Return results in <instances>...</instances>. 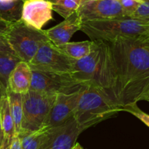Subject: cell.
<instances>
[{"label": "cell", "mask_w": 149, "mask_h": 149, "mask_svg": "<svg viewBox=\"0 0 149 149\" xmlns=\"http://www.w3.org/2000/svg\"><path fill=\"white\" fill-rule=\"evenodd\" d=\"M142 2H144V1H149V0H141Z\"/></svg>", "instance_id": "cell-34"}, {"label": "cell", "mask_w": 149, "mask_h": 149, "mask_svg": "<svg viewBox=\"0 0 149 149\" xmlns=\"http://www.w3.org/2000/svg\"><path fill=\"white\" fill-rule=\"evenodd\" d=\"M121 111L107 95L94 84L82 90L73 118L83 131Z\"/></svg>", "instance_id": "cell-3"}, {"label": "cell", "mask_w": 149, "mask_h": 149, "mask_svg": "<svg viewBox=\"0 0 149 149\" xmlns=\"http://www.w3.org/2000/svg\"><path fill=\"white\" fill-rule=\"evenodd\" d=\"M7 94L10 104V112L14 122L15 136L17 137L21 130L23 121V103L21 95L15 94L8 91H7Z\"/></svg>", "instance_id": "cell-18"}, {"label": "cell", "mask_w": 149, "mask_h": 149, "mask_svg": "<svg viewBox=\"0 0 149 149\" xmlns=\"http://www.w3.org/2000/svg\"><path fill=\"white\" fill-rule=\"evenodd\" d=\"M32 71L30 90L47 94H59L79 90L86 84L74 79L70 74Z\"/></svg>", "instance_id": "cell-7"}, {"label": "cell", "mask_w": 149, "mask_h": 149, "mask_svg": "<svg viewBox=\"0 0 149 149\" xmlns=\"http://www.w3.org/2000/svg\"><path fill=\"white\" fill-rule=\"evenodd\" d=\"M81 20L76 12L59 24L45 30V32L49 42L58 47L69 42L73 35L81 30Z\"/></svg>", "instance_id": "cell-13"}, {"label": "cell", "mask_w": 149, "mask_h": 149, "mask_svg": "<svg viewBox=\"0 0 149 149\" xmlns=\"http://www.w3.org/2000/svg\"><path fill=\"white\" fill-rule=\"evenodd\" d=\"M57 95L33 90H29L26 94L21 95L23 121L20 131L35 132L43 129Z\"/></svg>", "instance_id": "cell-5"}, {"label": "cell", "mask_w": 149, "mask_h": 149, "mask_svg": "<svg viewBox=\"0 0 149 149\" xmlns=\"http://www.w3.org/2000/svg\"><path fill=\"white\" fill-rule=\"evenodd\" d=\"M7 149H21L20 141L18 137H15L13 139V142H12V143L10 144V146Z\"/></svg>", "instance_id": "cell-26"}, {"label": "cell", "mask_w": 149, "mask_h": 149, "mask_svg": "<svg viewBox=\"0 0 149 149\" xmlns=\"http://www.w3.org/2000/svg\"><path fill=\"white\" fill-rule=\"evenodd\" d=\"M0 20H1V19H0Z\"/></svg>", "instance_id": "cell-36"}, {"label": "cell", "mask_w": 149, "mask_h": 149, "mask_svg": "<svg viewBox=\"0 0 149 149\" xmlns=\"http://www.w3.org/2000/svg\"><path fill=\"white\" fill-rule=\"evenodd\" d=\"M0 120L4 135V143L1 149H7L16 137L7 94L0 99Z\"/></svg>", "instance_id": "cell-15"}, {"label": "cell", "mask_w": 149, "mask_h": 149, "mask_svg": "<svg viewBox=\"0 0 149 149\" xmlns=\"http://www.w3.org/2000/svg\"><path fill=\"white\" fill-rule=\"evenodd\" d=\"M32 71L29 63L20 61L10 74L7 91L24 95L30 90Z\"/></svg>", "instance_id": "cell-14"}, {"label": "cell", "mask_w": 149, "mask_h": 149, "mask_svg": "<svg viewBox=\"0 0 149 149\" xmlns=\"http://www.w3.org/2000/svg\"><path fill=\"white\" fill-rule=\"evenodd\" d=\"M82 132L72 117L60 126L45 129L37 149H71Z\"/></svg>", "instance_id": "cell-8"}, {"label": "cell", "mask_w": 149, "mask_h": 149, "mask_svg": "<svg viewBox=\"0 0 149 149\" xmlns=\"http://www.w3.org/2000/svg\"><path fill=\"white\" fill-rule=\"evenodd\" d=\"M51 3L52 10L67 18L78 10L81 3L77 0H48Z\"/></svg>", "instance_id": "cell-20"}, {"label": "cell", "mask_w": 149, "mask_h": 149, "mask_svg": "<svg viewBox=\"0 0 149 149\" xmlns=\"http://www.w3.org/2000/svg\"><path fill=\"white\" fill-rule=\"evenodd\" d=\"M84 87L75 91L57 95L55 101L44 125L43 129L60 126L73 117Z\"/></svg>", "instance_id": "cell-10"}, {"label": "cell", "mask_w": 149, "mask_h": 149, "mask_svg": "<svg viewBox=\"0 0 149 149\" xmlns=\"http://www.w3.org/2000/svg\"><path fill=\"white\" fill-rule=\"evenodd\" d=\"M71 149H84V148H83L82 147H81V146L80 145L79 143H76L75 145H74V146L73 147V148H71Z\"/></svg>", "instance_id": "cell-30"}, {"label": "cell", "mask_w": 149, "mask_h": 149, "mask_svg": "<svg viewBox=\"0 0 149 149\" xmlns=\"http://www.w3.org/2000/svg\"><path fill=\"white\" fill-rule=\"evenodd\" d=\"M77 1H79V2H80V3H81H81H82V2H83V1H86V0H77Z\"/></svg>", "instance_id": "cell-33"}, {"label": "cell", "mask_w": 149, "mask_h": 149, "mask_svg": "<svg viewBox=\"0 0 149 149\" xmlns=\"http://www.w3.org/2000/svg\"><path fill=\"white\" fill-rule=\"evenodd\" d=\"M77 12L81 23L125 17L117 0H86Z\"/></svg>", "instance_id": "cell-9"}, {"label": "cell", "mask_w": 149, "mask_h": 149, "mask_svg": "<svg viewBox=\"0 0 149 149\" xmlns=\"http://www.w3.org/2000/svg\"><path fill=\"white\" fill-rule=\"evenodd\" d=\"M7 94V89L5 88L1 81H0V99L3 97L4 95Z\"/></svg>", "instance_id": "cell-28"}, {"label": "cell", "mask_w": 149, "mask_h": 149, "mask_svg": "<svg viewBox=\"0 0 149 149\" xmlns=\"http://www.w3.org/2000/svg\"><path fill=\"white\" fill-rule=\"evenodd\" d=\"M130 17L149 22V1L141 3L135 13Z\"/></svg>", "instance_id": "cell-24"}, {"label": "cell", "mask_w": 149, "mask_h": 149, "mask_svg": "<svg viewBox=\"0 0 149 149\" xmlns=\"http://www.w3.org/2000/svg\"><path fill=\"white\" fill-rule=\"evenodd\" d=\"M92 41H111L117 38L149 41V22L130 17L81 23V30Z\"/></svg>", "instance_id": "cell-2"}, {"label": "cell", "mask_w": 149, "mask_h": 149, "mask_svg": "<svg viewBox=\"0 0 149 149\" xmlns=\"http://www.w3.org/2000/svg\"><path fill=\"white\" fill-rule=\"evenodd\" d=\"M0 52H5V53H9L11 54V55H15L14 52L13 51V49H12V48L10 47V45H9L8 42H7L5 36L3 34H0Z\"/></svg>", "instance_id": "cell-25"}, {"label": "cell", "mask_w": 149, "mask_h": 149, "mask_svg": "<svg viewBox=\"0 0 149 149\" xmlns=\"http://www.w3.org/2000/svg\"><path fill=\"white\" fill-rule=\"evenodd\" d=\"M15 1V0H0V1H1V2H4V1Z\"/></svg>", "instance_id": "cell-32"}, {"label": "cell", "mask_w": 149, "mask_h": 149, "mask_svg": "<svg viewBox=\"0 0 149 149\" xmlns=\"http://www.w3.org/2000/svg\"><path fill=\"white\" fill-rule=\"evenodd\" d=\"M20 61L15 55L0 52V81L6 89L9 75Z\"/></svg>", "instance_id": "cell-19"}, {"label": "cell", "mask_w": 149, "mask_h": 149, "mask_svg": "<svg viewBox=\"0 0 149 149\" xmlns=\"http://www.w3.org/2000/svg\"><path fill=\"white\" fill-rule=\"evenodd\" d=\"M145 100H146V101H148V102H149V93H148V94L147 95L146 97Z\"/></svg>", "instance_id": "cell-31"}, {"label": "cell", "mask_w": 149, "mask_h": 149, "mask_svg": "<svg viewBox=\"0 0 149 149\" xmlns=\"http://www.w3.org/2000/svg\"><path fill=\"white\" fill-rule=\"evenodd\" d=\"M74 61L47 41L42 44L29 65L33 71L71 75Z\"/></svg>", "instance_id": "cell-6"}, {"label": "cell", "mask_w": 149, "mask_h": 149, "mask_svg": "<svg viewBox=\"0 0 149 149\" xmlns=\"http://www.w3.org/2000/svg\"><path fill=\"white\" fill-rule=\"evenodd\" d=\"M123 111L129 112L131 114L134 115L135 117H137L138 119H140L141 122H143L146 126H148L149 127V114H147L145 112L142 111L139 109V107H138L137 104L125 108V109H123Z\"/></svg>", "instance_id": "cell-23"}, {"label": "cell", "mask_w": 149, "mask_h": 149, "mask_svg": "<svg viewBox=\"0 0 149 149\" xmlns=\"http://www.w3.org/2000/svg\"><path fill=\"white\" fill-rule=\"evenodd\" d=\"M52 7L48 0H23L21 20L38 30L52 19Z\"/></svg>", "instance_id": "cell-12"}, {"label": "cell", "mask_w": 149, "mask_h": 149, "mask_svg": "<svg viewBox=\"0 0 149 149\" xmlns=\"http://www.w3.org/2000/svg\"><path fill=\"white\" fill-rule=\"evenodd\" d=\"M45 129L35 132L20 131L17 137L21 145V149H37L45 134Z\"/></svg>", "instance_id": "cell-21"}, {"label": "cell", "mask_w": 149, "mask_h": 149, "mask_svg": "<svg viewBox=\"0 0 149 149\" xmlns=\"http://www.w3.org/2000/svg\"><path fill=\"white\" fill-rule=\"evenodd\" d=\"M23 0L0 1V19L9 23L17 22L21 19Z\"/></svg>", "instance_id": "cell-17"}, {"label": "cell", "mask_w": 149, "mask_h": 149, "mask_svg": "<svg viewBox=\"0 0 149 149\" xmlns=\"http://www.w3.org/2000/svg\"><path fill=\"white\" fill-rule=\"evenodd\" d=\"M10 24V23H7V22L4 21L2 20H0V34H5Z\"/></svg>", "instance_id": "cell-27"}, {"label": "cell", "mask_w": 149, "mask_h": 149, "mask_svg": "<svg viewBox=\"0 0 149 149\" xmlns=\"http://www.w3.org/2000/svg\"><path fill=\"white\" fill-rule=\"evenodd\" d=\"M95 46V41H82V42H67L58 46V48L73 60L81 59L87 56Z\"/></svg>", "instance_id": "cell-16"}, {"label": "cell", "mask_w": 149, "mask_h": 149, "mask_svg": "<svg viewBox=\"0 0 149 149\" xmlns=\"http://www.w3.org/2000/svg\"><path fill=\"white\" fill-rule=\"evenodd\" d=\"M7 42L20 61L29 63L42 44L49 41L45 30H38L20 19L11 23L4 34Z\"/></svg>", "instance_id": "cell-4"}, {"label": "cell", "mask_w": 149, "mask_h": 149, "mask_svg": "<svg viewBox=\"0 0 149 149\" xmlns=\"http://www.w3.org/2000/svg\"><path fill=\"white\" fill-rule=\"evenodd\" d=\"M148 49H149V44H148Z\"/></svg>", "instance_id": "cell-35"}, {"label": "cell", "mask_w": 149, "mask_h": 149, "mask_svg": "<svg viewBox=\"0 0 149 149\" xmlns=\"http://www.w3.org/2000/svg\"><path fill=\"white\" fill-rule=\"evenodd\" d=\"M3 143H4V135H3L2 129H1V120H0V149L2 148Z\"/></svg>", "instance_id": "cell-29"}, {"label": "cell", "mask_w": 149, "mask_h": 149, "mask_svg": "<svg viewBox=\"0 0 149 149\" xmlns=\"http://www.w3.org/2000/svg\"><path fill=\"white\" fill-rule=\"evenodd\" d=\"M117 1L122 6L125 17H131L138 8L140 4L143 3L137 0H117Z\"/></svg>", "instance_id": "cell-22"}, {"label": "cell", "mask_w": 149, "mask_h": 149, "mask_svg": "<svg viewBox=\"0 0 149 149\" xmlns=\"http://www.w3.org/2000/svg\"><path fill=\"white\" fill-rule=\"evenodd\" d=\"M101 58L100 41H95L91 52L81 59L75 61L71 76L83 84H94L98 72Z\"/></svg>", "instance_id": "cell-11"}, {"label": "cell", "mask_w": 149, "mask_h": 149, "mask_svg": "<svg viewBox=\"0 0 149 149\" xmlns=\"http://www.w3.org/2000/svg\"><path fill=\"white\" fill-rule=\"evenodd\" d=\"M100 42L101 58L94 85L121 111L145 100L149 93V41L117 38Z\"/></svg>", "instance_id": "cell-1"}]
</instances>
